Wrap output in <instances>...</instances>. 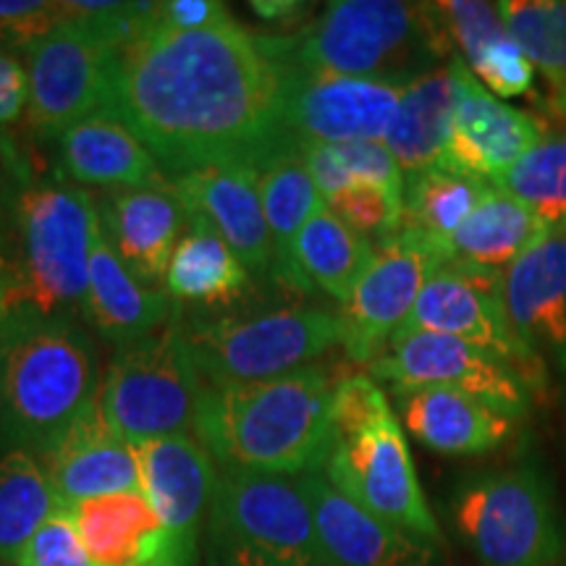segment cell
<instances>
[{
	"mask_svg": "<svg viewBox=\"0 0 566 566\" xmlns=\"http://www.w3.org/2000/svg\"><path fill=\"white\" fill-rule=\"evenodd\" d=\"M405 87L281 66V124L289 139L386 142Z\"/></svg>",
	"mask_w": 566,
	"mask_h": 566,
	"instance_id": "cell-15",
	"label": "cell"
},
{
	"mask_svg": "<svg viewBox=\"0 0 566 566\" xmlns=\"http://www.w3.org/2000/svg\"><path fill=\"white\" fill-rule=\"evenodd\" d=\"M265 40L283 69L399 87L457 55L436 3L405 0H334L302 32Z\"/></svg>",
	"mask_w": 566,
	"mask_h": 566,
	"instance_id": "cell-4",
	"label": "cell"
},
{
	"mask_svg": "<svg viewBox=\"0 0 566 566\" xmlns=\"http://www.w3.org/2000/svg\"><path fill=\"white\" fill-rule=\"evenodd\" d=\"M229 17V9L218 0H168V3H160L158 24L168 27V30L192 32L218 24Z\"/></svg>",
	"mask_w": 566,
	"mask_h": 566,
	"instance_id": "cell-44",
	"label": "cell"
},
{
	"mask_svg": "<svg viewBox=\"0 0 566 566\" xmlns=\"http://www.w3.org/2000/svg\"><path fill=\"white\" fill-rule=\"evenodd\" d=\"M0 566H9V564H0Z\"/></svg>",
	"mask_w": 566,
	"mask_h": 566,
	"instance_id": "cell-48",
	"label": "cell"
},
{
	"mask_svg": "<svg viewBox=\"0 0 566 566\" xmlns=\"http://www.w3.org/2000/svg\"><path fill=\"white\" fill-rule=\"evenodd\" d=\"M325 208L336 212L349 229L380 244L401 229L405 195L391 192L378 184H349L336 197H331Z\"/></svg>",
	"mask_w": 566,
	"mask_h": 566,
	"instance_id": "cell-36",
	"label": "cell"
},
{
	"mask_svg": "<svg viewBox=\"0 0 566 566\" xmlns=\"http://www.w3.org/2000/svg\"><path fill=\"white\" fill-rule=\"evenodd\" d=\"M321 472L354 504L380 520L422 541L436 543L441 537L399 417L370 375L354 373L338 378L334 443Z\"/></svg>",
	"mask_w": 566,
	"mask_h": 566,
	"instance_id": "cell-5",
	"label": "cell"
},
{
	"mask_svg": "<svg viewBox=\"0 0 566 566\" xmlns=\"http://www.w3.org/2000/svg\"><path fill=\"white\" fill-rule=\"evenodd\" d=\"M491 184L454 168L436 166L405 176V212L401 229L417 231L446 244L478 208Z\"/></svg>",
	"mask_w": 566,
	"mask_h": 566,
	"instance_id": "cell-33",
	"label": "cell"
},
{
	"mask_svg": "<svg viewBox=\"0 0 566 566\" xmlns=\"http://www.w3.org/2000/svg\"><path fill=\"white\" fill-rule=\"evenodd\" d=\"M11 307V273L0 275V334H3L6 315H9Z\"/></svg>",
	"mask_w": 566,
	"mask_h": 566,
	"instance_id": "cell-46",
	"label": "cell"
},
{
	"mask_svg": "<svg viewBox=\"0 0 566 566\" xmlns=\"http://www.w3.org/2000/svg\"><path fill=\"white\" fill-rule=\"evenodd\" d=\"M71 19L69 3L53 0H0V45L30 51L34 42Z\"/></svg>",
	"mask_w": 566,
	"mask_h": 566,
	"instance_id": "cell-40",
	"label": "cell"
},
{
	"mask_svg": "<svg viewBox=\"0 0 566 566\" xmlns=\"http://www.w3.org/2000/svg\"><path fill=\"white\" fill-rule=\"evenodd\" d=\"M546 229L566 226V122L541 139L495 181Z\"/></svg>",
	"mask_w": 566,
	"mask_h": 566,
	"instance_id": "cell-35",
	"label": "cell"
},
{
	"mask_svg": "<svg viewBox=\"0 0 566 566\" xmlns=\"http://www.w3.org/2000/svg\"><path fill=\"white\" fill-rule=\"evenodd\" d=\"M69 512L97 566H187L142 493L90 499Z\"/></svg>",
	"mask_w": 566,
	"mask_h": 566,
	"instance_id": "cell-26",
	"label": "cell"
},
{
	"mask_svg": "<svg viewBox=\"0 0 566 566\" xmlns=\"http://www.w3.org/2000/svg\"><path fill=\"white\" fill-rule=\"evenodd\" d=\"M250 9L258 13L260 19L286 27L307 17L310 3H300V0H254V3H250Z\"/></svg>",
	"mask_w": 566,
	"mask_h": 566,
	"instance_id": "cell-45",
	"label": "cell"
},
{
	"mask_svg": "<svg viewBox=\"0 0 566 566\" xmlns=\"http://www.w3.org/2000/svg\"><path fill=\"white\" fill-rule=\"evenodd\" d=\"M441 13L443 30L449 34L454 53L464 63H470L480 51L495 40L506 38L509 24L501 13L499 3H485V0H441L436 3Z\"/></svg>",
	"mask_w": 566,
	"mask_h": 566,
	"instance_id": "cell-37",
	"label": "cell"
},
{
	"mask_svg": "<svg viewBox=\"0 0 566 566\" xmlns=\"http://www.w3.org/2000/svg\"><path fill=\"white\" fill-rule=\"evenodd\" d=\"M501 300L516 338L537 359L566 367V226L548 229L501 273Z\"/></svg>",
	"mask_w": 566,
	"mask_h": 566,
	"instance_id": "cell-21",
	"label": "cell"
},
{
	"mask_svg": "<svg viewBox=\"0 0 566 566\" xmlns=\"http://www.w3.org/2000/svg\"><path fill=\"white\" fill-rule=\"evenodd\" d=\"M451 514L462 541L485 566H556L564 554L554 493L533 467L464 480Z\"/></svg>",
	"mask_w": 566,
	"mask_h": 566,
	"instance_id": "cell-10",
	"label": "cell"
},
{
	"mask_svg": "<svg viewBox=\"0 0 566 566\" xmlns=\"http://www.w3.org/2000/svg\"><path fill=\"white\" fill-rule=\"evenodd\" d=\"M396 409L422 446L443 457H478L514 433V417L454 388H399Z\"/></svg>",
	"mask_w": 566,
	"mask_h": 566,
	"instance_id": "cell-25",
	"label": "cell"
},
{
	"mask_svg": "<svg viewBox=\"0 0 566 566\" xmlns=\"http://www.w3.org/2000/svg\"><path fill=\"white\" fill-rule=\"evenodd\" d=\"M250 275L237 252L208 223L189 218V229L168 265L166 292L179 304L218 307L239 300L250 286Z\"/></svg>",
	"mask_w": 566,
	"mask_h": 566,
	"instance_id": "cell-31",
	"label": "cell"
},
{
	"mask_svg": "<svg viewBox=\"0 0 566 566\" xmlns=\"http://www.w3.org/2000/svg\"><path fill=\"white\" fill-rule=\"evenodd\" d=\"M205 386L231 388L281 378L342 344V317L323 307L197 317L184 325Z\"/></svg>",
	"mask_w": 566,
	"mask_h": 566,
	"instance_id": "cell-7",
	"label": "cell"
},
{
	"mask_svg": "<svg viewBox=\"0 0 566 566\" xmlns=\"http://www.w3.org/2000/svg\"><path fill=\"white\" fill-rule=\"evenodd\" d=\"M17 566H97L84 548L69 509L59 506L21 548Z\"/></svg>",
	"mask_w": 566,
	"mask_h": 566,
	"instance_id": "cell-39",
	"label": "cell"
},
{
	"mask_svg": "<svg viewBox=\"0 0 566 566\" xmlns=\"http://www.w3.org/2000/svg\"><path fill=\"white\" fill-rule=\"evenodd\" d=\"M97 391L95 344L76 315L11 302L0 334V446L42 459Z\"/></svg>",
	"mask_w": 566,
	"mask_h": 566,
	"instance_id": "cell-3",
	"label": "cell"
},
{
	"mask_svg": "<svg viewBox=\"0 0 566 566\" xmlns=\"http://www.w3.org/2000/svg\"><path fill=\"white\" fill-rule=\"evenodd\" d=\"M216 566H328L296 478L221 472L208 512Z\"/></svg>",
	"mask_w": 566,
	"mask_h": 566,
	"instance_id": "cell-8",
	"label": "cell"
},
{
	"mask_svg": "<svg viewBox=\"0 0 566 566\" xmlns=\"http://www.w3.org/2000/svg\"><path fill=\"white\" fill-rule=\"evenodd\" d=\"M467 69L475 74V80L483 84L488 92H493L499 101L506 97L530 95L535 87V66L522 51L520 42L509 32L506 38L491 42L485 51H480L475 59L467 63Z\"/></svg>",
	"mask_w": 566,
	"mask_h": 566,
	"instance_id": "cell-38",
	"label": "cell"
},
{
	"mask_svg": "<svg viewBox=\"0 0 566 566\" xmlns=\"http://www.w3.org/2000/svg\"><path fill=\"white\" fill-rule=\"evenodd\" d=\"M336 150L352 184H378V187L405 195V171L386 142H344V145H336Z\"/></svg>",
	"mask_w": 566,
	"mask_h": 566,
	"instance_id": "cell-41",
	"label": "cell"
},
{
	"mask_svg": "<svg viewBox=\"0 0 566 566\" xmlns=\"http://www.w3.org/2000/svg\"><path fill=\"white\" fill-rule=\"evenodd\" d=\"M449 63L457 76V111L443 166L495 184L546 134L548 126L541 116L499 101L459 55Z\"/></svg>",
	"mask_w": 566,
	"mask_h": 566,
	"instance_id": "cell-16",
	"label": "cell"
},
{
	"mask_svg": "<svg viewBox=\"0 0 566 566\" xmlns=\"http://www.w3.org/2000/svg\"><path fill=\"white\" fill-rule=\"evenodd\" d=\"M441 334L475 344L506 363H512L527 380L530 391L543 384V359H537L509 325L501 300V273L467 265H443L424 283L412 315L401 334ZM394 336V338H396Z\"/></svg>",
	"mask_w": 566,
	"mask_h": 566,
	"instance_id": "cell-14",
	"label": "cell"
},
{
	"mask_svg": "<svg viewBox=\"0 0 566 566\" xmlns=\"http://www.w3.org/2000/svg\"><path fill=\"white\" fill-rule=\"evenodd\" d=\"M24 53L30 76L27 129L32 137L59 139L71 124L108 108L118 45L101 21L71 9V19Z\"/></svg>",
	"mask_w": 566,
	"mask_h": 566,
	"instance_id": "cell-11",
	"label": "cell"
},
{
	"mask_svg": "<svg viewBox=\"0 0 566 566\" xmlns=\"http://www.w3.org/2000/svg\"><path fill=\"white\" fill-rule=\"evenodd\" d=\"M38 176L32 160L19 150V145L6 129H0V252L6 254L11 242L13 212H17L19 197Z\"/></svg>",
	"mask_w": 566,
	"mask_h": 566,
	"instance_id": "cell-42",
	"label": "cell"
},
{
	"mask_svg": "<svg viewBox=\"0 0 566 566\" xmlns=\"http://www.w3.org/2000/svg\"><path fill=\"white\" fill-rule=\"evenodd\" d=\"M3 273H9V260H6V254L0 252V275Z\"/></svg>",
	"mask_w": 566,
	"mask_h": 566,
	"instance_id": "cell-47",
	"label": "cell"
},
{
	"mask_svg": "<svg viewBox=\"0 0 566 566\" xmlns=\"http://www.w3.org/2000/svg\"><path fill=\"white\" fill-rule=\"evenodd\" d=\"M101 208L84 187L63 176H34L13 212L6 250L11 302L42 315H80L90 283L92 242Z\"/></svg>",
	"mask_w": 566,
	"mask_h": 566,
	"instance_id": "cell-6",
	"label": "cell"
},
{
	"mask_svg": "<svg viewBox=\"0 0 566 566\" xmlns=\"http://www.w3.org/2000/svg\"><path fill=\"white\" fill-rule=\"evenodd\" d=\"M103 233L122 263L147 286L166 281L168 265L189 229V216L171 189H113L97 202Z\"/></svg>",
	"mask_w": 566,
	"mask_h": 566,
	"instance_id": "cell-22",
	"label": "cell"
},
{
	"mask_svg": "<svg viewBox=\"0 0 566 566\" xmlns=\"http://www.w3.org/2000/svg\"><path fill=\"white\" fill-rule=\"evenodd\" d=\"M97 396L111 428L134 446L195 433L205 380L189 352L181 317L118 346Z\"/></svg>",
	"mask_w": 566,
	"mask_h": 566,
	"instance_id": "cell-9",
	"label": "cell"
},
{
	"mask_svg": "<svg viewBox=\"0 0 566 566\" xmlns=\"http://www.w3.org/2000/svg\"><path fill=\"white\" fill-rule=\"evenodd\" d=\"M509 30L546 80L543 105L566 122V0H501Z\"/></svg>",
	"mask_w": 566,
	"mask_h": 566,
	"instance_id": "cell-34",
	"label": "cell"
},
{
	"mask_svg": "<svg viewBox=\"0 0 566 566\" xmlns=\"http://www.w3.org/2000/svg\"><path fill=\"white\" fill-rule=\"evenodd\" d=\"M373 378L399 388H454L520 420L530 407L527 380L512 363L475 344L441 334H401L367 365Z\"/></svg>",
	"mask_w": 566,
	"mask_h": 566,
	"instance_id": "cell-13",
	"label": "cell"
},
{
	"mask_svg": "<svg viewBox=\"0 0 566 566\" xmlns=\"http://www.w3.org/2000/svg\"><path fill=\"white\" fill-rule=\"evenodd\" d=\"M328 566H430L436 546L354 504L323 472L296 475Z\"/></svg>",
	"mask_w": 566,
	"mask_h": 566,
	"instance_id": "cell-20",
	"label": "cell"
},
{
	"mask_svg": "<svg viewBox=\"0 0 566 566\" xmlns=\"http://www.w3.org/2000/svg\"><path fill=\"white\" fill-rule=\"evenodd\" d=\"M179 302L166 289L147 286L122 263L105 233L90 252V283L82 317L105 342L124 346L160 331L179 317Z\"/></svg>",
	"mask_w": 566,
	"mask_h": 566,
	"instance_id": "cell-24",
	"label": "cell"
},
{
	"mask_svg": "<svg viewBox=\"0 0 566 566\" xmlns=\"http://www.w3.org/2000/svg\"><path fill=\"white\" fill-rule=\"evenodd\" d=\"M375 258V244L349 229L336 212L321 208L304 223L294 242V271L304 292L321 289L346 302Z\"/></svg>",
	"mask_w": 566,
	"mask_h": 566,
	"instance_id": "cell-30",
	"label": "cell"
},
{
	"mask_svg": "<svg viewBox=\"0 0 566 566\" xmlns=\"http://www.w3.org/2000/svg\"><path fill=\"white\" fill-rule=\"evenodd\" d=\"M108 108L145 142L168 179L226 163L258 168L294 142L281 124L279 61L265 34L233 17L192 32L155 19L118 51Z\"/></svg>",
	"mask_w": 566,
	"mask_h": 566,
	"instance_id": "cell-1",
	"label": "cell"
},
{
	"mask_svg": "<svg viewBox=\"0 0 566 566\" xmlns=\"http://www.w3.org/2000/svg\"><path fill=\"white\" fill-rule=\"evenodd\" d=\"M336 384L331 367L307 365L260 384L205 386L195 436L221 472H321L334 443Z\"/></svg>",
	"mask_w": 566,
	"mask_h": 566,
	"instance_id": "cell-2",
	"label": "cell"
},
{
	"mask_svg": "<svg viewBox=\"0 0 566 566\" xmlns=\"http://www.w3.org/2000/svg\"><path fill=\"white\" fill-rule=\"evenodd\" d=\"M59 509L38 457L0 446V564L17 566L27 541Z\"/></svg>",
	"mask_w": 566,
	"mask_h": 566,
	"instance_id": "cell-32",
	"label": "cell"
},
{
	"mask_svg": "<svg viewBox=\"0 0 566 566\" xmlns=\"http://www.w3.org/2000/svg\"><path fill=\"white\" fill-rule=\"evenodd\" d=\"M40 462L63 509L103 495L142 493L137 446L111 428L101 396L84 407Z\"/></svg>",
	"mask_w": 566,
	"mask_h": 566,
	"instance_id": "cell-19",
	"label": "cell"
},
{
	"mask_svg": "<svg viewBox=\"0 0 566 566\" xmlns=\"http://www.w3.org/2000/svg\"><path fill=\"white\" fill-rule=\"evenodd\" d=\"M449 265L446 244L399 229L375 244V258L342 304V346L352 363L370 365L405 328L430 275Z\"/></svg>",
	"mask_w": 566,
	"mask_h": 566,
	"instance_id": "cell-12",
	"label": "cell"
},
{
	"mask_svg": "<svg viewBox=\"0 0 566 566\" xmlns=\"http://www.w3.org/2000/svg\"><path fill=\"white\" fill-rule=\"evenodd\" d=\"M59 174L76 187H166L168 174L118 113L103 108L59 137Z\"/></svg>",
	"mask_w": 566,
	"mask_h": 566,
	"instance_id": "cell-23",
	"label": "cell"
},
{
	"mask_svg": "<svg viewBox=\"0 0 566 566\" xmlns=\"http://www.w3.org/2000/svg\"><path fill=\"white\" fill-rule=\"evenodd\" d=\"M546 231L525 205L491 184L478 208L446 242L449 265L504 273Z\"/></svg>",
	"mask_w": 566,
	"mask_h": 566,
	"instance_id": "cell-29",
	"label": "cell"
},
{
	"mask_svg": "<svg viewBox=\"0 0 566 566\" xmlns=\"http://www.w3.org/2000/svg\"><path fill=\"white\" fill-rule=\"evenodd\" d=\"M258 176L268 229L273 237V279L281 286L304 294L300 275L294 271V242L304 223L325 208V202L296 150V142H289L265 163H260Z\"/></svg>",
	"mask_w": 566,
	"mask_h": 566,
	"instance_id": "cell-28",
	"label": "cell"
},
{
	"mask_svg": "<svg viewBox=\"0 0 566 566\" xmlns=\"http://www.w3.org/2000/svg\"><path fill=\"white\" fill-rule=\"evenodd\" d=\"M171 189L189 218L208 223L254 275H273V237L250 163L205 166L171 176Z\"/></svg>",
	"mask_w": 566,
	"mask_h": 566,
	"instance_id": "cell-18",
	"label": "cell"
},
{
	"mask_svg": "<svg viewBox=\"0 0 566 566\" xmlns=\"http://www.w3.org/2000/svg\"><path fill=\"white\" fill-rule=\"evenodd\" d=\"M457 111V76L451 63L409 82L401 95L386 147L405 176L443 166Z\"/></svg>",
	"mask_w": 566,
	"mask_h": 566,
	"instance_id": "cell-27",
	"label": "cell"
},
{
	"mask_svg": "<svg viewBox=\"0 0 566 566\" xmlns=\"http://www.w3.org/2000/svg\"><path fill=\"white\" fill-rule=\"evenodd\" d=\"M142 495L187 566L200 562L202 516L210 512L218 467L195 433L137 446Z\"/></svg>",
	"mask_w": 566,
	"mask_h": 566,
	"instance_id": "cell-17",
	"label": "cell"
},
{
	"mask_svg": "<svg viewBox=\"0 0 566 566\" xmlns=\"http://www.w3.org/2000/svg\"><path fill=\"white\" fill-rule=\"evenodd\" d=\"M30 105V76L17 55L0 48V129L17 124Z\"/></svg>",
	"mask_w": 566,
	"mask_h": 566,
	"instance_id": "cell-43",
	"label": "cell"
}]
</instances>
